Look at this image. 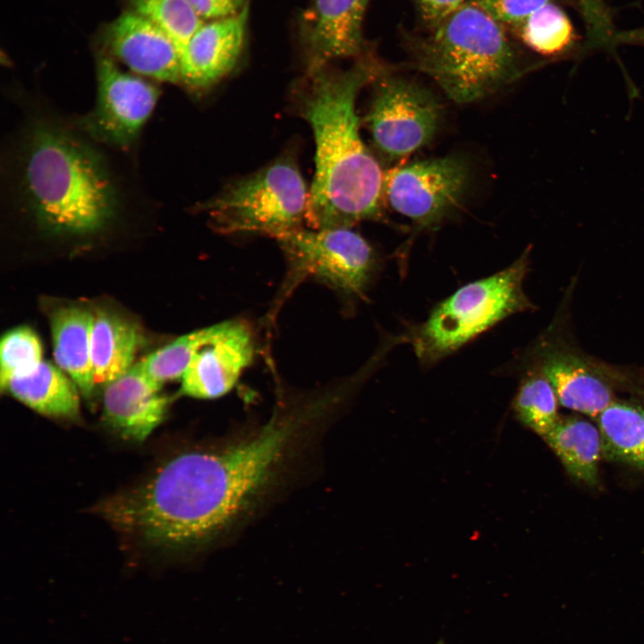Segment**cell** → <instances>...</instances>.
<instances>
[{
  "instance_id": "obj_1",
  "label": "cell",
  "mask_w": 644,
  "mask_h": 644,
  "mask_svg": "<svg viewBox=\"0 0 644 644\" xmlns=\"http://www.w3.org/2000/svg\"><path fill=\"white\" fill-rule=\"evenodd\" d=\"M348 397L340 383L279 402L254 436L220 449H191L100 502L96 512L138 547L195 551L247 515L273 487L296 444Z\"/></svg>"
},
{
  "instance_id": "obj_2",
  "label": "cell",
  "mask_w": 644,
  "mask_h": 644,
  "mask_svg": "<svg viewBox=\"0 0 644 644\" xmlns=\"http://www.w3.org/2000/svg\"><path fill=\"white\" fill-rule=\"evenodd\" d=\"M383 70L364 55L346 70L307 74L301 106L316 145L307 213L312 228L351 227L381 215L385 173L361 139L355 104Z\"/></svg>"
},
{
  "instance_id": "obj_3",
  "label": "cell",
  "mask_w": 644,
  "mask_h": 644,
  "mask_svg": "<svg viewBox=\"0 0 644 644\" xmlns=\"http://www.w3.org/2000/svg\"><path fill=\"white\" fill-rule=\"evenodd\" d=\"M20 199L44 232L84 237L106 229L122 208L117 183L102 155L66 127L34 124L26 135Z\"/></svg>"
},
{
  "instance_id": "obj_4",
  "label": "cell",
  "mask_w": 644,
  "mask_h": 644,
  "mask_svg": "<svg viewBox=\"0 0 644 644\" xmlns=\"http://www.w3.org/2000/svg\"><path fill=\"white\" fill-rule=\"evenodd\" d=\"M412 49L414 66L459 104L493 94L522 73L504 26L469 0Z\"/></svg>"
},
{
  "instance_id": "obj_5",
  "label": "cell",
  "mask_w": 644,
  "mask_h": 644,
  "mask_svg": "<svg viewBox=\"0 0 644 644\" xmlns=\"http://www.w3.org/2000/svg\"><path fill=\"white\" fill-rule=\"evenodd\" d=\"M530 247L510 266L463 285L404 335L423 366L452 354L503 319L535 308L523 289Z\"/></svg>"
},
{
  "instance_id": "obj_6",
  "label": "cell",
  "mask_w": 644,
  "mask_h": 644,
  "mask_svg": "<svg viewBox=\"0 0 644 644\" xmlns=\"http://www.w3.org/2000/svg\"><path fill=\"white\" fill-rule=\"evenodd\" d=\"M309 191L297 165L284 157L233 182L204 208L222 233L275 238L307 220Z\"/></svg>"
},
{
  "instance_id": "obj_7",
  "label": "cell",
  "mask_w": 644,
  "mask_h": 644,
  "mask_svg": "<svg viewBox=\"0 0 644 644\" xmlns=\"http://www.w3.org/2000/svg\"><path fill=\"white\" fill-rule=\"evenodd\" d=\"M287 261L281 299L312 277L352 297L361 296L375 273L369 243L351 227L296 228L275 237Z\"/></svg>"
},
{
  "instance_id": "obj_8",
  "label": "cell",
  "mask_w": 644,
  "mask_h": 644,
  "mask_svg": "<svg viewBox=\"0 0 644 644\" xmlns=\"http://www.w3.org/2000/svg\"><path fill=\"white\" fill-rule=\"evenodd\" d=\"M366 122L376 147L386 156L404 157L428 144L441 118V106L422 86L386 73L374 80Z\"/></svg>"
},
{
  "instance_id": "obj_9",
  "label": "cell",
  "mask_w": 644,
  "mask_h": 644,
  "mask_svg": "<svg viewBox=\"0 0 644 644\" xmlns=\"http://www.w3.org/2000/svg\"><path fill=\"white\" fill-rule=\"evenodd\" d=\"M469 179V165L458 156L402 165L385 174L384 200L419 227L436 226L462 199Z\"/></svg>"
},
{
  "instance_id": "obj_10",
  "label": "cell",
  "mask_w": 644,
  "mask_h": 644,
  "mask_svg": "<svg viewBox=\"0 0 644 644\" xmlns=\"http://www.w3.org/2000/svg\"><path fill=\"white\" fill-rule=\"evenodd\" d=\"M97 80L96 105L80 120V128L96 140L127 148L150 116L158 89L142 78L123 72L110 58L98 61Z\"/></svg>"
},
{
  "instance_id": "obj_11",
  "label": "cell",
  "mask_w": 644,
  "mask_h": 644,
  "mask_svg": "<svg viewBox=\"0 0 644 644\" xmlns=\"http://www.w3.org/2000/svg\"><path fill=\"white\" fill-rule=\"evenodd\" d=\"M369 0H310L301 21L307 74L365 55L362 23Z\"/></svg>"
},
{
  "instance_id": "obj_12",
  "label": "cell",
  "mask_w": 644,
  "mask_h": 644,
  "mask_svg": "<svg viewBox=\"0 0 644 644\" xmlns=\"http://www.w3.org/2000/svg\"><path fill=\"white\" fill-rule=\"evenodd\" d=\"M534 368L550 382L559 403L596 419L614 401L611 368L587 359L565 344L544 342Z\"/></svg>"
},
{
  "instance_id": "obj_13",
  "label": "cell",
  "mask_w": 644,
  "mask_h": 644,
  "mask_svg": "<svg viewBox=\"0 0 644 644\" xmlns=\"http://www.w3.org/2000/svg\"><path fill=\"white\" fill-rule=\"evenodd\" d=\"M255 343L250 326L233 319L219 323L216 335L195 354L183 376L182 395L215 399L233 389L250 364Z\"/></svg>"
},
{
  "instance_id": "obj_14",
  "label": "cell",
  "mask_w": 644,
  "mask_h": 644,
  "mask_svg": "<svg viewBox=\"0 0 644 644\" xmlns=\"http://www.w3.org/2000/svg\"><path fill=\"white\" fill-rule=\"evenodd\" d=\"M249 4L239 13L204 22L180 54L181 80L188 88H210L236 65L244 46Z\"/></svg>"
},
{
  "instance_id": "obj_15",
  "label": "cell",
  "mask_w": 644,
  "mask_h": 644,
  "mask_svg": "<svg viewBox=\"0 0 644 644\" xmlns=\"http://www.w3.org/2000/svg\"><path fill=\"white\" fill-rule=\"evenodd\" d=\"M139 362L103 388V420L120 437L144 441L164 420L169 399Z\"/></svg>"
},
{
  "instance_id": "obj_16",
  "label": "cell",
  "mask_w": 644,
  "mask_h": 644,
  "mask_svg": "<svg viewBox=\"0 0 644 644\" xmlns=\"http://www.w3.org/2000/svg\"><path fill=\"white\" fill-rule=\"evenodd\" d=\"M106 39L111 53L134 72L161 81L181 80L177 47L162 30L135 12L118 17L108 28Z\"/></svg>"
},
{
  "instance_id": "obj_17",
  "label": "cell",
  "mask_w": 644,
  "mask_h": 644,
  "mask_svg": "<svg viewBox=\"0 0 644 644\" xmlns=\"http://www.w3.org/2000/svg\"><path fill=\"white\" fill-rule=\"evenodd\" d=\"M93 311L78 305L62 306L50 315L55 360L84 397L95 389L91 367Z\"/></svg>"
},
{
  "instance_id": "obj_18",
  "label": "cell",
  "mask_w": 644,
  "mask_h": 644,
  "mask_svg": "<svg viewBox=\"0 0 644 644\" xmlns=\"http://www.w3.org/2000/svg\"><path fill=\"white\" fill-rule=\"evenodd\" d=\"M140 344L135 324L107 309L93 312L91 367L94 386L104 388L133 365Z\"/></svg>"
},
{
  "instance_id": "obj_19",
  "label": "cell",
  "mask_w": 644,
  "mask_h": 644,
  "mask_svg": "<svg viewBox=\"0 0 644 644\" xmlns=\"http://www.w3.org/2000/svg\"><path fill=\"white\" fill-rule=\"evenodd\" d=\"M4 391L45 416L74 419L80 413L77 386L59 367L45 360L31 371L12 377Z\"/></svg>"
},
{
  "instance_id": "obj_20",
  "label": "cell",
  "mask_w": 644,
  "mask_h": 644,
  "mask_svg": "<svg viewBox=\"0 0 644 644\" xmlns=\"http://www.w3.org/2000/svg\"><path fill=\"white\" fill-rule=\"evenodd\" d=\"M543 438L572 479L589 487L598 484L603 452L597 426L579 417L560 418Z\"/></svg>"
},
{
  "instance_id": "obj_21",
  "label": "cell",
  "mask_w": 644,
  "mask_h": 644,
  "mask_svg": "<svg viewBox=\"0 0 644 644\" xmlns=\"http://www.w3.org/2000/svg\"><path fill=\"white\" fill-rule=\"evenodd\" d=\"M603 456L644 470V405L614 400L596 418Z\"/></svg>"
},
{
  "instance_id": "obj_22",
  "label": "cell",
  "mask_w": 644,
  "mask_h": 644,
  "mask_svg": "<svg viewBox=\"0 0 644 644\" xmlns=\"http://www.w3.org/2000/svg\"><path fill=\"white\" fill-rule=\"evenodd\" d=\"M513 30L529 48L547 57L567 54L575 41L570 18L553 3L542 6Z\"/></svg>"
},
{
  "instance_id": "obj_23",
  "label": "cell",
  "mask_w": 644,
  "mask_h": 644,
  "mask_svg": "<svg viewBox=\"0 0 644 644\" xmlns=\"http://www.w3.org/2000/svg\"><path fill=\"white\" fill-rule=\"evenodd\" d=\"M559 404L550 382L538 369L531 368L522 378L513 400L517 419L544 437L560 419Z\"/></svg>"
},
{
  "instance_id": "obj_24",
  "label": "cell",
  "mask_w": 644,
  "mask_h": 644,
  "mask_svg": "<svg viewBox=\"0 0 644 644\" xmlns=\"http://www.w3.org/2000/svg\"><path fill=\"white\" fill-rule=\"evenodd\" d=\"M219 323L192 331L139 361L143 371L160 385L182 378L199 350L217 332Z\"/></svg>"
},
{
  "instance_id": "obj_25",
  "label": "cell",
  "mask_w": 644,
  "mask_h": 644,
  "mask_svg": "<svg viewBox=\"0 0 644 644\" xmlns=\"http://www.w3.org/2000/svg\"><path fill=\"white\" fill-rule=\"evenodd\" d=\"M132 3L134 12L167 34L180 54L205 22L189 0H132Z\"/></svg>"
},
{
  "instance_id": "obj_26",
  "label": "cell",
  "mask_w": 644,
  "mask_h": 644,
  "mask_svg": "<svg viewBox=\"0 0 644 644\" xmlns=\"http://www.w3.org/2000/svg\"><path fill=\"white\" fill-rule=\"evenodd\" d=\"M42 345L29 326L7 331L0 343V386L4 391L9 380L34 369L42 360Z\"/></svg>"
},
{
  "instance_id": "obj_27",
  "label": "cell",
  "mask_w": 644,
  "mask_h": 644,
  "mask_svg": "<svg viewBox=\"0 0 644 644\" xmlns=\"http://www.w3.org/2000/svg\"><path fill=\"white\" fill-rule=\"evenodd\" d=\"M504 27L513 29L550 0H469Z\"/></svg>"
},
{
  "instance_id": "obj_28",
  "label": "cell",
  "mask_w": 644,
  "mask_h": 644,
  "mask_svg": "<svg viewBox=\"0 0 644 644\" xmlns=\"http://www.w3.org/2000/svg\"><path fill=\"white\" fill-rule=\"evenodd\" d=\"M204 21H214L239 13L249 4L247 0H189Z\"/></svg>"
},
{
  "instance_id": "obj_29",
  "label": "cell",
  "mask_w": 644,
  "mask_h": 644,
  "mask_svg": "<svg viewBox=\"0 0 644 644\" xmlns=\"http://www.w3.org/2000/svg\"><path fill=\"white\" fill-rule=\"evenodd\" d=\"M465 2V0H419L422 17L431 27L454 13Z\"/></svg>"
},
{
  "instance_id": "obj_30",
  "label": "cell",
  "mask_w": 644,
  "mask_h": 644,
  "mask_svg": "<svg viewBox=\"0 0 644 644\" xmlns=\"http://www.w3.org/2000/svg\"><path fill=\"white\" fill-rule=\"evenodd\" d=\"M618 386H623L631 390V393L636 394L639 398L642 401L644 405V376H636L634 374H628L623 371H619L618 376Z\"/></svg>"
},
{
  "instance_id": "obj_31",
  "label": "cell",
  "mask_w": 644,
  "mask_h": 644,
  "mask_svg": "<svg viewBox=\"0 0 644 644\" xmlns=\"http://www.w3.org/2000/svg\"><path fill=\"white\" fill-rule=\"evenodd\" d=\"M436 644H445V643H444V641H443L442 640H439L437 643H436Z\"/></svg>"
}]
</instances>
